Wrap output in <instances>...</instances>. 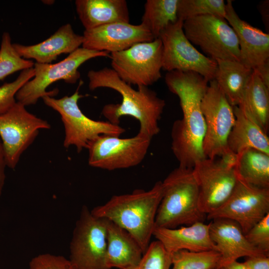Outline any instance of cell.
<instances>
[{
    "mask_svg": "<svg viewBox=\"0 0 269 269\" xmlns=\"http://www.w3.org/2000/svg\"><path fill=\"white\" fill-rule=\"evenodd\" d=\"M165 82L179 98L183 113L172 127L171 149L179 166L193 168L206 158L203 149L206 125L201 105L209 81L196 72L175 70L166 74Z\"/></svg>",
    "mask_w": 269,
    "mask_h": 269,
    "instance_id": "1",
    "label": "cell"
},
{
    "mask_svg": "<svg viewBox=\"0 0 269 269\" xmlns=\"http://www.w3.org/2000/svg\"><path fill=\"white\" fill-rule=\"evenodd\" d=\"M87 76L90 90L110 88L122 96L121 103L109 104L103 108L102 114L107 121L119 125L122 117L131 116L139 123L138 133L151 138L158 134V122L165 102L154 91L146 86H137V90L134 89L131 85L121 79L112 68L108 67L99 70H91Z\"/></svg>",
    "mask_w": 269,
    "mask_h": 269,
    "instance_id": "2",
    "label": "cell"
},
{
    "mask_svg": "<svg viewBox=\"0 0 269 269\" xmlns=\"http://www.w3.org/2000/svg\"><path fill=\"white\" fill-rule=\"evenodd\" d=\"M162 196V181L148 190L136 189L131 193L115 195L91 211L128 232L137 242L143 254L150 243L157 211Z\"/></svg>",
    "mask_w": 269,
    "mask_h": 269,
    "instance_id": "3",
    "label": "cell"
},
{
    "mask_svg": "<svg viewBox=\"0 0 269 269\" xmlns=\"http://www.w3.org/2000/svg\"><path fill=\"white\" fill-rule=\"evenodd\" d=\"M162 196L155 227L174 228L204 222L199 206V189L193 168L178 166L162 181Z\"/></svg>",
    "mask_w": 269,
    "mask_h": 269,
    "instance_id": "4",
    "label": "cell"
},
{
    "mask_svg": "<svg viewBox=\"0 0 269 269\" xmlns=\"http://www.w3.org/2000/svg\"><path fill=\"white\" fill-rule=\"evenodd\" d=\"M82 83L81 81L75 92L70 96L56 99L46 96L42 98L46 106L61 116L65 131L64 146L68 148L74 146L78 152L87 149L89 143L100 135L120 136L126 132L119 125L92 120L82 112L78 102L85 96L79 93Z\"/></svg>",
    "mask_w": 269,
    "mask_h": 269,
    "instance_id": "5",
    "label": "cell"
},
{
    "mask_svg": "<svg viewBox=\"0 0 269 269\" xmlns=\"http://www.w3.org/2000/svg\"><path fill=\"white\" fill-rule=\"evenodd\" d=\"M110 57L107 51H99L80 47L63 60L55 64L34 62V77L27 82L17 92V102L27 106L35 104L40 98L46 96L54 97L57 89L47 91L52 83L63 80L69 84L76 83L80 78L79 67L87 61L96 57Z\"/></svg>",
    "mask_w": 269,
    "mask_h": 269,
    "instance_id": "6",
    "label": "cell"
},
{
    "mask_svg": "<svg viewBox=\"0 0 269 269\" xmlns=\"http://www.w3.org/2000/svg\"><path fill=\"white\" fill-rule=\"evenodd\" d=\"M184 34L191 43L211 58L240 61L239 40L225 18L205 15L183 21Z\"/></svg>",
    "mask_w": 269,
    "mask_h": 269,
    "instance_id": "7",
    "label": "cell"
},
{
    "mask_svg": "<svg viewBox=\"0 0 269 269\" xmlns=\"http://www.w3.org/2000/svg\"><path fill=\"white\" fill-rule=\"evenodd\" d=\"M162 44L159 38L111 53L112 69L123 81L137 86L151 85L161 77Z\"/></svg>",
    "mask_w": 269,
    "mask_h": 269,
    "instance_id": "8",
    "label": "cell"
},
{
    "mask_svg": "<svg viewBox=\"0 0 269 269\" xmlns=\"http://www.w3.org/2000/svg\"><path fill=\"white\" fill-rule=\"evenodd\" d=\"M151 139L139 133L129 138L100 135L88 145L89 165L109 171L137 166L145 158Z\"/></svg>",
    "mask_w": 269,
    "mask_h": 269,
    "instance_id": "9",
    "label": "cell"
},
{
    "mask_svg": "<svg viewBox=\"0 0 269 269\" xmlns=\"http://www.w3.org/2000/svg\"><path fill=\"white\" fill-rule=\"evenodd\" d=\"M107 220L83 206L73 230L70 260L77 269H109L106 264Z\"/></svg>",
    "mask_w": 269,
    "mask_h": 269,
    "instance_id": "10",
    "label": "cell"
},
{
    "mask_svg": "<svg viewBox=\"0 0 269 269\" xmlns=\"http://www.w3.org/2000/svg\"><path fill=\"white\" fill-rule=\"evenodd\" d=\"M201 108L206 125L203 152L206 158L215 159L230 151L227 141L235 120L233 107L212 80L209 82Z\"/></svg>",
    "mask_w": 269,
    "mask_h": 269,
    "instance_id": "11",
    "label": "cell"
},
{
    "mask_svg": "<svg viewBox=\"0 0 269 269\" xmlns=\"http://www.w3.org/2000/svg\"><path fill=\"white\" fill-rule=\"evenodd\" d=\"M183 21L169 24L159 38L162 44V69L196 72L209 81L214 80L216 61L198 51L185 36Z\"/></svg>",
    "mask_w": 269,
    "mask_h": 269,
    "instance_id": "12",
    "label": "cell"
},
{
    "mask_svg": "<svg viewBox=\"0 0 269 269\" xmlns=\"http://www.w3.org/2000/svg\"><path fill=\"white\" fill-rule=\"evenodd\" d=\"M47 121L29 112L16 102L0 115V139L6 166L14 169L23 152L33 143L41 129H49Z\"/></svg>",
    "mask_w": 269,
    "mask_h": 269,
    "instance_id": "13",
    "label": "cell"
},
{
    "mask_svg": "<svg viewBox=\"0 0 269 269\" xmlns=\"http://www.w3.org/2000/svg\"><path fill=\"white\" fill-rule=\"evenodd\" d=\"M269 213V188L256 187L238 178L227 200L208 214V220L225 218L234 221L244 234Z\"/></svg>",
    "mask_w": 269,
    "mask_h": 269,
    "instance_id": "14",
    "label": "cell"
},
{
    "mask_svg": "<svg viewBox=\"0 0 269 269\" xmlns=\"http://www.w3.org/2000/svg\"><path fill=\"white\" fill-rule=\"evenodd\" d=\"M193 171L199 189V206L207 215L229 198L238 179L235 169L220 160L205 158L197 162Z\"/></svg>",
    "mask_w": 269,
    "mask_h": 269,
    "instance_id": "15",
    "label": "cell"
},
{
    "mask_svg": "<svg viewBox=\"0 0 269 269\" xmlns=\"http://www.w3.org/2000/svg\"><path fill=\"white\" fill-rule=\"evenodd\" d=\"M82 47L109 53L125 50L135 44L153 41L152 34L141 24L114 22L85 30Z\"/></svg>",
    "mask_w": 269,
    "mask_h": 269,
    "instance_id": "16",
    "label": "cell"
},
{
    "mask_svg": "<svg viewBox=\"0 0 269 269\" xmlns=\"http://www.w3.org/2000/svg\"><path fill=\"white\" fill-rule=\"evenodd\" d=\"M225 18L239 40L240 62L253 70L269 61V34L240 18L232 1L226 3Z\"/></svg>",
    "mask_w": 269,
    "mask_h": 269,
    "instance_id": "17",
    "label": "cell"
},
{
    "mask_svg": "<svg viewBox=\"0 0 269 269\" xmlns=\"http://www.w3.org/2000/svg\"><path fill=\"white\" fill-rule=\"evenodd\" d=\"M209 225L210 238L216 247V251L221 255V268L224 264L241 257L269 256L253 246L241 227L234 221L217 218L211 220Z\"/></svg>",
    "mask_w": 269,
    "mask_h": 269,
    "instance_id": "18",
    "label": "cell"
},
{
    "mask_svg": "<svg viewBox=\"0 0 269 269\" xmlns=\"http://www.w3.org/2000/svg\"><path fill=\"white\" fill-rule=\"evenodd\" d=\"M83 35L76 33L70 23L60 26L52 35L40 43L31 45L12 43L22 58L36 63L50 64L62 54H70L82 45Z\"/></svg>",
    "mask_w": 269,
    "mask_h": 269,
    "instance_id": "19",
    "label": "cell"
},
{
    "mask_svg": "<svg viewBox=\"0 0 269 269\" xmlns=\"http://www.w3.org/2000/svg\"><path fill=\"white\" fill-rule=\"evenodd\" d=\"M209 226V223L198 222L179 228L155 227L153 236L171 254L179 250L216 251L210 236Z\"/></svg>",
    "mask_w": 269,
    "mask_h": 269,
    "instance_id": "20",
    "label": "cell"
},
{
    "mask_svg": "<svg viewBox=\"0 0 269 269\" xmlns=\"http://www.w3.org/2000/svg\"><path fill=\"white\" fill-rule=\"evenodd\" d=\"M106 264L109 269H126L137 265L143 252L126 230L107 220Z\"/></svg>",
    "mask_w": 269,
    "mask_h": 269,
    "instance_id": "21",
    "label": "cell"
},
{
    "mask_svg": "<svg viewBox=\"0 0 269 269\" xmlns=\"http://www.w3.org/2000/svg\"><path fill=\"white\" fill-rule=\"evenodd\" d=\"M76 12L85 30L114 22H129L125 0H76Z\"/></svg>",
    "mask_w": 269,
    "mask_h": 269,
    "instance_id": "22",
    "label": "cell"
},
{
    "mask_svg": "<svg viewBox=\"0 0 269 269\" xmlns=\"http://www.w3.org/2000/svg\"><path fill=\"white\" fill-rule=\"evenodd\" d=\"M235 123L228 137V147L237 154L249 148L269 154L268 134L238 106L233 107Z\"/></svg>",
    "mask_w": 269,
    "mask_h": 269,
    "instance_id": "23",
    "label": "cell"
},
{
    "mask_svg": "<svg viewBox=\"0 0 269 269\" xmlns=\"http://www.w3.org/2000/svg\"><path fill=\"white\" fill-rule=\"evenodd\" d=\"M215 80L232 107L243 100L246 86L253 70L240 61L216 60Z\"/></svg>",
    "mask_w": 269,
    "mask_h": 269,
    "instance_id": "24",
    "label": "cell"
},
{
    "mask_svg": "<svg viewBox=\"0 0 269 269\" xmlns=\"http://www.w3.org/2000/svg\"><path fill=\"white\" fill-rule=\"evenodd\" d=\"M238 107L268 134L269 88L254 70L246 86L243 101Z\"/></svg>",
    "mask_w": 269,
    "mask_h": 269,
    "instance_id": "25",
    "label": "cell"
},
{
    "mask_svg": "<svg viewBox=\"0 0 269 269\" xmlns=\"http://www.w3.org/2000/svg\"><path fill=\"white\" fill-rule=\"evenodd\" d=\"M235 170L238 177L253 186L269 188V154L256 149L237 154Z\"/></svg>",
    "mask_w": 269,
    "mask_h": 269,
    "instance_id": "26",
    "label": "cell"
},
{
    "mask_svg": "<svg viewBox=\"0 0 269 269\" xmlns=\"http://www.w3.org/2000/svg\"><path fill=\"white\" fill-rule=\"evenodd\" d=\"M179 0H147L141 24L153 35L159 38L161 32L178 20L177 5Z\"/></svg>",
    "mask_w": 269,
    "mask_h": 269,
    "instance_id": "27",
    "label": "cell"
},
{
    "mask_svg": "<svg viewBox=\"0 0 269 269\" xmlns=\"http://www.w3.org/2000/svg\"><path fill=\"white\" fill-rule=\"evenodd\" d=\"M171 269H220L221 257L215 250H179L171 254Z\"/></svg>",
    "mask_w": 269,
    "mask_h": 269,
    "instance_id": "28",
    "label": "cell"
},
{
    "mask_svg": "<svg viewBox=\"0 0 269 269\" xmlns=\"http://www.w3.org/2000/svg\"><path fill=\"white\" fill-rule=\"evenodd\" d=\"M177 14L183 21L205 15L225 18L226 3L224 0H179Z\"/></svg>",
    "mask_w": 269,
    "mask_h": 269,
    "instance_id": "29",
    "label": "cell"
},
{
    "mask_svg": "<svg viewBox=\"0 0 269 269\" xmlns=\"http://www.w3.org/2000/svg\"><path fill=\"white\" fill-rule=\"evenodd\" d=\"M34 62L21 58L14 49L10 34L3 33L0 47V80L17 71L33 67Z\"/></svg>",
    "mask_w": 269,
    "mask_h": 269,
    "instance_id": "30",
    "label": "cell"
},
{
    "mask_svg": "<svg viewBox=\"0 0 269 269\" xmlns=\"http://www.w3.org/2000/svg\"><path fill=\"white\" fill-rule=\"evenodd\" d=\"M171 265V254L156 240L150 242L137 265L126 269H170Z\"/></svg>",
    "mask_w": 269,
    "mask_h": 269,
    "instance_id": "31",
    "label": "cell"
},
{
    "mask_svg": "<svg viewBox=\"0 0 269 269\" xmlns=\"http://www.w3.org/2000/svg\"><path fill=\"white\" fill-rule=\"evenodd\" d=\"M34 75L33 67L23 70L15 80L5 83L0 87V115L14 105L17 102L15 99L17 92Z\"/></svg>",
    "mask_w": 269,
    "mask_h": 269,
    "instance_id": "32",
    "label": "cell"
},
{
    "mask_svg": "<svg viewBox=\"0 0 269 269\" xmlns=\"http://www.w3.org/2000/svg\"><path fill=\"white\" fill-rule=\"evenodd\" d=\"M248 242L258 250L269 253V213L254 225L246 234Z\"/></svg>",
    "mask_w": 269,
    "mask_h": 269,
    "instance_id": "33",
    "label": "cell"
},
{
    "mask_svg": "<svg viewBox=\"0 0 269 269\" xmlns=\"http://www.w3.org/2000/svg\"><path fill=\"white\" fill-rule=\"evenodd\" d=\"M28 269H77L70 259L48 253L38 255L29 263Z\"/></svg>",
    "mask_w": 269,
    "mask_h": 269,
    "instance_id": "34",
    "label": "cell"
},
{
    "mask_svg": "<svg viewBox=\"0 0 269 269\" xmlns=\"http://www.w3.org/2000/svg\"><path fill=\"white\" fill-rule=\"evenodd\" d=\"M244 263L248 269H269V256L248 257Z\"/></svg>",
    "mask_w": 269,
    "mask_h": 269,
    "instance_id": "35",
    "label": "cell"
},
{
    "mask_svg": "<svg viewBox=\"0 0 269 269\" xmlns=\"http://www.w3.org/2000/svg\"><path fill=\"white\" fill-rule=\"evenodd\" d=\"M253 70L258 74L264 84L269 88V61Z\"/></svg>",
    "mask_w": 269,
    "mask_h": 269,
    "instance_id": "36",
    "label": "cell"
},
{
    "mask_svg": "<svg viewBox=\"0 0 269 269\" xmlns=\"http://www.w3.org/2000/svg\"><path fill=\"white\" fill-rule=\"evenodd\" d=\"M220 269H248V268L244 262L240 263L236 260L224 264Z\"/></svg>",
    "mask_w": 269,
    "mask_h": 269,
    "instance_id": "37",
    "label": "cell"
},
{
    "mask_svg": "<svg viewBox=\"0 0 269 269\" xmlns=\"http://www.w3.org/2000/svg\"><path fill=\"white\" fill-rule=\"evenodd\" d=\"M6 167V165L4 159L2 145L0 139V177L5 173Z\"/></svg>",
    "mask_w": 269,
    "mask_h": 269,
    "instance_id": "38",
    "label": "cell"
},
{
    "mask_svg": "<svg viewBox=\"0 0 269 269\" xmlns=\"http://www.w3.org/2000/svg\"><path fill=\"white\" fill-rule=\"evenodd\" d=\"M42 1L47 4H51L54 2V0H42Z\"/></svg>",
    "mask_w": 269,
    "mask_h": 269,
    "instance_id": "39",
    "label": "cell"
}]
</instances>
